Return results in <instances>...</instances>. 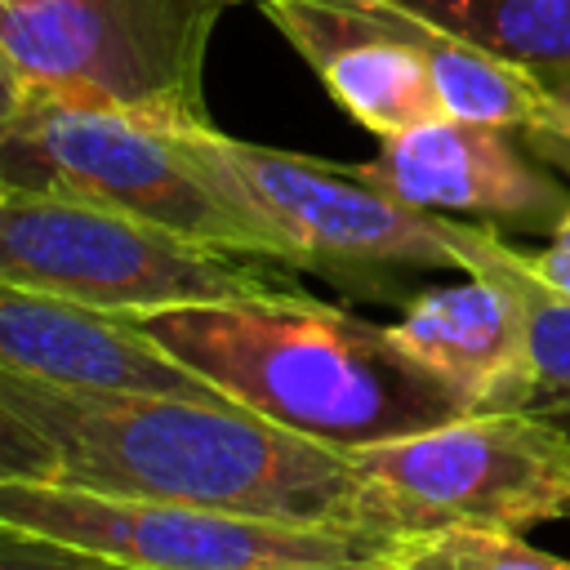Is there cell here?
<instances>
[{
  "instance_id": "6da1fadb",
  "label": "cell",
  "mask_w": 570,
  "mask_h": 570,
  "mask_svg": "<svg viewBox=\"0 0 570 570\" xmlns=\"http://www.w3.org/2000/svg\"><path fill=\"white\" fill-rule=\"evenodd\" d=\"M0 476L370 525L352 454L285 432L236 401L85 392L9 365H0Z\"/></svg>"
},
{
  "instance_id": "7a4b0ae2",
  "label": "cell",
  "mask_w": 570,
  "mask_h": 570,
  "mask_svg": "<svg viewBox=\"0 0 570 570\" xmlns=\"http://www.w3.org/2000/svg\"><path fill=\"white\" fill-rule=\"evenodd\" d=\"M169 356L258 419L356 454L472 414L387 325L298 289L134 316Z\"/></svg>"
},
{
  "instance_id": "3957f363",
  "label": "cell",
  "mask_w": 570,
  "mask_h": 570,
  "mask_svg": "<svg viewBox=\"0 0 570 570\" xmlns=\"http://www.w3.org/2000/svg\"><path fill=\"white\" fill-rule=\"evenodd\" d=\"M232 0H0L4 102L27 94L129 111L165 129L209 125L200 71Z\"/></svg>"
},
{
  "instance_id": "277c9868",
  "label": "cell",
  "mask_w": 570,
  "mask_h": 570,
  "mask_svg": "<svg viewBox=\"0 0 570 570\" xmlns=\"http://www.w3.org/2000/svg\"><path fill=\"white\" fill-rule=\"evenodd\" d=\"M289 272L116 209L0 187V285L142 316L289 294Z\"/></svg>"
},
{
  "instance_id": "5b68a950",
  "label": "cell",
  "mask_w": 570,
  "mask_h": 570,
  "mask_svg": "<svg viewBox=\"0 0 570 570\" xmlns=\"http://www.w3.org/2000/svg\"><path fill=\"white\" fill-rule=\"evenodd\" d=\"M174 142L191 174L254 223L294 272H321L365 294L387 272L459 267L441 240V214L392 200L343 165L240 142L214 125H183Z\"/></svg>"
},
{
  "instance_id": "8992f818",
  "label": "cell",
  "mask_w": 570,
  "mask_h": 570,
  "mask_svg": "<svg viewBox=\"0 0 570 570\" xmlns=\"http://www.w3.org/2000/svg\"><path fill=\"white\" fill-rule=\"evenodd\" d=\"M0 187L116 209L227 254L281 263L272 240L191 174L174 129L129 111L80 107L49 94L4 102Z\"/></svg>"
},
{
  "instance_id": "52a82bcc",
  "label": "cell",
  "mask_w": 570,
  "mask_h": 570,
  "mask_svg": "<svg viewBox=\"0 0 570 570\" xmlns=\"http://www.w3.org/2000/svg\"><path fill=\"white\" fill-rule=\"evenodd\" d=\"M0 525L142 570H383L396 534L0 476Z\"/></svg>"
},
{
  "instance_id": "ba28073f",
  "label": "cell",
  "mask_w": 570,
  "mask_h": 570,
  "mask_svg": "<svg viewBox=\"0 0 570 570\" xmlns=\"http://www.w3.org/2000/svg\"><path fill=\"white\" fill-rule=\"evenodd\" d=\"M365 521L387 534L441 525L534 530L570 517V432L543 410H476L352 454Z\"/></svg>"
},
{
  "instance_id": "9c48e42d",
  "label": "cell",
  "mask_w": 570,
  "mask_h": 570,
  "mask_svg": "<svg viewBox=\"0 0 570 570\" xmlns=\"http://www.w3.org/2000/svg\"><path fill=\"white\" fill-rule=\"evenodd\" d=\"M365 187L428 214H472L503 227L552 232L570 214V187L548 174L521 129L481 120H428L379 138L374 160L343 165Z\"/></svg>"
},
{
  "instance_id": "30bf717a",
  "label": "cell",
  "mask_w": 570,
  "mask_h": 570,
  "mask_svg": "<svg viewBox=\"0 0 570 570\" xmlns=\"http://www.w3.org/2000/svg\"><path fill=\"white\" fill-rule=\"evenodd\" d=\"M0 365L85 392L227 401L134 316L18 285H0Z\"/></svg>"
},
{
  "instance_id": "8fae6325",
  "label": "cell",
  "mask_w": 570,
  "mask_h": 570,
  "mask_svg": "<svg viewBox=\"0 0 570 570\" xmlns=\"http://www.w3.org/2000/svg\"><path fill=\"white\" fill-rule=\"evenodd\" d=\"M272 27L303 53L330 98L370 134L392 138L441 120L445 102L410 45L370 0H258Z\"/></svg>"
},
{
  "instance_id": "7c38bea8",
  "label": "cell",
  "mask_w": 570,
  "mask_h": 570,
  "mask_svg": "<svg viewBox=\"0 0 570 570\" xmlns=\"http://www.w3.org/2000/svg\"><path fill=\"white\" fill-rule=\"evenodd\" d=\"M401 352L432 370L472 414L476 410H534L539 374L517 298L490 281L428 289L410 298L405 316L387 325Z\"/></svg>"
},
{
  "instance_id": "4fadbf2b",
  "label": "cell",
  "mask_w": 570,
  "mask_h": 570,
  "mask_svg": "<svg viewBox=\"0 0 570 570\" xmlns=\"http://www.w3.org/2000/svg\"><path fill=\"white\" fill-rule=\"evenodd\" d=\"M441 240L454 254V263L468 276H490L499 281L521 316H525V334H530V356H534V374H539V405L543 414H557L570 405V294L561 285H552L530 254L503 245L494 236V227H476V223H459L450 214H441Z\"/></svg>"
},
{
  "instance_id": "5bb4252c",
  "label": "cell",
  "mask_w": 570,
  "mask_h": 570,
  "mask_svg": "<svg viewBox=\"0 0 570 570\" xmlns=\"http://www.w3.org/2000/svg\"><path fill=\"white\" fill-rule=\"evenodd\" d=\"M525 71H570V0H401Z\"/></svg>"
},
{
  "instance_id": "9a60e30c",
  "label": "cell",
  "mask_w": 570,
  "mask_h": 570,
  "mask_svg": "<svg viewBox=\"0 0 570 570\" xmlns=\"http://www.w3.org/2000/svg\"><path fill=\"white\" fill-rule=\"evenodd\" d=\"M383 570H570V561L525 543L517 530L441 525V530L396 534Z\"/></svg>"
},
{
  "instance_id": "2e32d148",
  "label": "cell",
  "mask_w": 570,
  "mask_h": 570,
  "mask_svg": "<svg viewBox=\"0 0 570 570\" xmlns=\"http://www.w3.org/2000/svg\"><path fill=\"white\" fill-rule=\"evenodd\" d=\"M0 570H142V566H129L120 557H107V552H94L80 543L0 525Z\"/></svg>"
},
{
  "instance_id": "e0dca14e",
  "label": "cell",
  "mask_w": 570,
  "mask_h": 570,
  "mask_svg": "<svg viewBox=\"0 0 570 570\" xmlns=\"http://www.w3.org/2000/svg\"><path fill=\"white\" fill-rule=\"evenodd\" d=\"M530 263L552 281V285H561L566 294H570V214L552 227V240H548V249H539V254H530Z\"/></svg>"
},
{
  "instance_id": "ac0fdd59",
  "label": "cell",
  "mask_w": 570,
  "mask_h": 570,
  "mask_svg": "<svg viewBox=\"0 0 570 570\" xmlns=\"http://www.w3.org/2000/svg\"><path fill=\"white\" fill-rule=\"evenodd\" d=\"M521 138L530 142V151L539 160H548L552 169H561L570 178V134L566 129H552V125H525Z\"/></svg>"
},
{
  "instance_id": "d6986e66",
  "label": "cell",
  "mask_w": 570,
  "mask_h": 570,
  "mask_svg": "<svg viewBox=\"0 0 570 570\" xmlns=\"http://www.w3.org/2000/svg\"><path fill=\"white\" fill-rule=\"evenodd\" d=\"M543 94H548V107H543V116L534 125H552V129L570 134V71L543 76Z\"/></svg>"
},
{
  "instance_id": "ffe728a7",
  "label": "cell",
  "mask_w": 570,
  "mask_h": 570,
  "mask_svg": "<svg viewBox=\"0 0 570 570\" xmlns=\"http://www.w3.org/2000/svg\"><path fill=\"white\" fill-rule=\"evenodd\" d=\"M552 419H570V405H566V410H557V414H552Z\"/></svg>"
},
{
  "instance_id": "44dd1931",
  "label": "cell",
  "mask_w": 570,
  "mask_h": 570,
  "mask_svg": "<svg viewBox=\"0 0 570 570\" xmlns=\"http://www.w3.org/2000/svg\"><path fill=\"white\" fill-rule=\"evenodd\" d=\"M4 4H22V0H4Z\"/></svg>"
},
{
  "instance_id": "7402d4cb",
  "label": "cell",
  "mask_w": 570,
  "mask_h": 570,
  "mask_svg": "<svg viewBox=\"0 0 570 570\" xmlns=\"http://www.w3.org/2000/svg\"><path fill=\"white\" fill-rule=\"evenodd\" d=\"M232 4H236V0H232Z\"/></svg>"
}]
</instances>
